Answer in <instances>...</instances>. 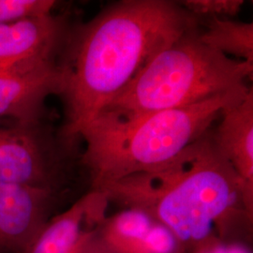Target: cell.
<instances>
[{"mask_svg":"<svg viewBox=\"0 0 253 253\" xmlns=\"http://www.w3.org/2000/svg\"><path fill=\"white\" fill-rule=\"evenodd\" d=\"M252 88L247 85L122 125L91 123L79 134L84 145L82 166L90 190L170 162L208 132L223 109Z\"/></svg>","mask_w":253,"mask_h":253,"instance_id":"obj_4","label":"cell"},{"mask_svg":"<svg viewBox=\"0 0 253 253\" xmlns=\"http://www.w3.org/2000/svg\"><path fill=\"white\" fill-rule=\"evenodd\" d=\"M65 196L48 190L0 184V253H27Z\"/></svg>","mask_w":253,"mask_h":253,"instance_id":"obj_7","label":"cell"},{"mask_svg":"<svg viewBox=\"0 0 253 253\" xmlns=\"http://www.w3.org/2000/svg\"><path fill=\"white\" fill-rule=\"evenodd\" d=\"M199 29L191 27L155 54L91 123L126 124L247 86L253 64L204 44Z\"/></svg>","mask_w":253,"mask_h":253,"instance_id":"obj_3","label":"cell"},{"mask_svg":"<svg viewBox=\"0 0 253 253\" xmlns=\"http://www.w3.org/2000/svg\"><path fill=\"white\" fill-rule=\"evenodd\" d=\"M178 3L197 19L233 17L244 5L243 0H185Z\"/></svg>","mask_w":253,"mask_h":253,"instance_id":"obj_15","label":"cell"},{"mask_svg":"<svg viewBox=\"0 0 253 253\" xmlns=\"http://www.w3.org/2000/svg\"><path fill=\"white\" fill-rule=\"evenodd\" d=\"M57 63L35 69L0 71V119L16 124L43 121L45 100L59 95Z\"/></svg>","mask_w":253,"mask_h":253,"instance_id":"obj_9","label":"cell"},{"mask_svg":"<svg viewBox=\"0 0 253 253\" xmlns=\"http://www.w3.org/2000/svg\"><path fill=\"white\" fill-rule=\"evenodd\" d=\"M224 241L214 238L191 251L192 253H223Z\"/></svg>","mask_w":253,"mask_h":253,"instance_id":"obj_16","label":"cell"},{"mask_svg":"<svg viewBox=\"0 0 253 253\" xmlns=\"http://www.w3.org/2000/svg\"><path fill=\"white\" fill-rule=\"evenodd\" d=\"M201 42L228 57L253 64V24L210 18L199 29Z\"/></svg>","mask_w":253,"mask_h":253,"instance_id":"obj_11","label":"cell"},{"mask_svg":"<svg viewBox=\"0 0 253 253\" xmlns=\"http://www.w3.org/2000/svg\"><path fill=\"white\" fill-rule=\"evenodd\" d=\"M156 221L145 212L123 208L107 216L100 227L101 240L118 253H128L153 226Z\"/></svg>","mask_w":253,"mask_h":253,"instance_id":"obj_12","label":"cell"},{"mask_svg":"<svg viewBox=\"0 0 253 253\" xmlns=\"http://www.w3.org/2000/svg\"><path fill=\"white\" fill-rule=\"evenodd\" d=\"M220 153L253 193V90L223 109L211 128Z\"/></svg>","mask_w":253,"mask_h":253,"instance_id":"obj_10","label":"cell"},{"mask_svg":"<svg viewBox=\"0 0 253 253\" xmlns=\"http://www.w3.org/2000/svg\"><path fill=\"white\" fill-rule=\"evenodd\" d=\"M211 128L170 162L95 190L110 204L145 212L187 252L214 238L236 241L253 224V193L217 149Z\"/></svg>","mask_w":253,"mask_h":253,"instance_id":"obj_2","label":"cell"},{"mask_svg":"<svg viewBox=\"0 0 253 253\" xmlns=\"http://www.w3.org/2000/svg\"><path fill=\"white\" fill-rule=\"evenodd\" d=\"M178 238L167 227L155 222L147 234L137 242L128 253H185Z\"/></svg>","mask_w":253,"mask_h":253,"instance_id":"obj_13","label":"cell"},{"mask_svg":"<svg viewBox=\"0 0 253 253\" xmlns=\"http://www.w3.org/2000/svg\"><path fill=\"white\" fill-rule=\"evenodd\" d=\"M100 233V231H99ZM89 253H118L116 251H114L112 248H110L108 245L105 244L101 238L100 237V234L97 236V238L95 239L94 243L91 247Z\"/></svg>","mask_w":253,"mask_h":253,"instance_id":"obj_17","label":"cell"},{"mask_svg":"<svg viewBox=\"0 0 253 253\" xmlns=\"http://www.w3.org/2000/svg\"><path fill=\"white\" fill-rule=\"evenodd\" d=\"M109 205L102 192H85L46 223L27 253H89Z\"/></svg>","mask_w":253,"mask_h":253,"instance_id":"obj_8","label":"cell"},{"mask_svg":"<svg viewBox=\"0 0 253 253\" xmlns=\"http://www.w3.org/2000/svg\"><path fill=\"white\" fill-rule=\"evenodd\" d=\"M71 27L54 13L0 24V71L57 63Z\"/></svg>","mask_w":253,"mask_h":253,"instance_id":"obj_6","label":"cell"},{"mask_svg":"<svg viewBox=\"0 0 253 253\" xmlns=\"http://www.w3.org/2000/svg\"><path fill=\"white\" fill-rule=\"evenodd\" d=\"M198 21L178 2L123 0L71 27L57 59L64 135L79 140L154 55Z\"/></svg>","mask_w":253,"mask_h":253,"instance_id":"obj_1","label":"cell"},{"mask_svg":"<svg viewBox=\"0 0 253 253\" xmlns=\"http://www.w3.org/2000/svg\"><path fill=\"white\" fill-rule=\"evenodd\" d=\"M75 143L62 131L55 135L43 121L0 126V184L66 196L83 168Z\"/></svg>","mask_w":253,"mask_h":253,"instance_id":"obj_5","label":"cell"},{"mask_svg":"<svg viewBox=\"0 0 253 253\" xmlns=\"http://www.w3.org/2000/svg\"><path fill=\"white\" fill-rule=\"evenodd\" d=\"M53 0H0V24L53 13Z\"/></svg>","mask_w":253,"mask_h":253,"instance_id":"obj_14","label":"cell"}]
</instances>
